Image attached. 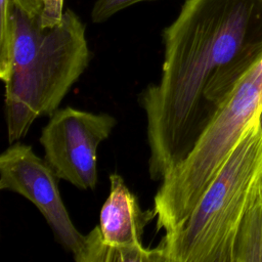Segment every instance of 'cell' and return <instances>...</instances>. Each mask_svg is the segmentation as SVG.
<instances>
[{"label":"cell","instance_id":"3957f363","mask_svg":"<svg viewBox=\"0 0 262 262\" xmlns=\"http://www.w3.org/2000/svg\"><path fill=\"white\" fill-rule=\"evenodd\" d=\"M262 111V52L235 82L186 158L154 198L157 229L173 230L193 210L247 128Z\"/></svg>","mask_w":262,"mask_h":262},{"label":"cell","instance_id":"8fae6325","mask_svg":"<svg viewBox=\"0 0 262 262\" xmlns=\"http://www.w3.org/2000/svg\"><path fill=\"white\" fill-rule=\"evenodd\" d=\"M15 4L31 16H40L42 0H15Z\"/></svg>","mask_w":262,"mask_h":262},{"label":"cell","instance_id":"30bf717a","mask_svg":"<svg viewBox=\"0 0 262 262\" xmlns=\"http://www.w3.org/2000/svg\"><path fill=\"white\" fill-rule=\"evenodd\" d=\"M64 0H42L40 23L43 29H51L62 19Z\"/></svg>","mask_w":262,"mask_h":262},{"label":"cell","instance_id":"5b68a950","mask_svg":"<svg viewBox=\"0 0 262 262\" xmlns=\"http://www.w3.org/2000/svg\"><path fill=\"white\" fill-rule=\"evenodd\" d=\"M116 125V118L105 113L58 108L40 135L44 159L58 179L93 190L98 182L97 148Z\"/></svg>","mask_w":262,"mask_h":262},{"label":"cell","instance_id":"7a4b0ae2","mask_svg":"<svg viewBox=\"0 0 262 262\" xmlns=\"http://www.w3.org/2000/svg\"><path fill=\"white\" fill-rule=\"evenodd\" d=\"M262 176V130L247 128L190 214L159 243L164 262H234L238 229Z\"/></svg>","mask_w":262,"mask_h":262},{"label":"cell","instance_id":"277c9868","mask_svg":"<svg viewBox=\"0 0 262 262\" xmlns=\"http://www.w3.org/2000/svg\"><path fill=\"white\" fill-rule=\"evenodd\" d=\"M90 58L85 25L75 11L66 9L60 23L46 30L35 54L3 81L10 144L26 136L37 119L58 110Z\"/></svg>","mask_w":262,"mask_h":262},{"label":"cell","instance_id":"7c38bea8","mask_svg":"<svg viewBox=\"0 0 262 262\" xmlns=\"http://www.w3.org/2000/svg\"><path fill=\"white\" fill-rule=\"evenodd\" d=\"M258 125H259L260 129L262 130V111L260 112V114H259V116H258Z\"/></svg>","mask_w":262,"mask_h":262},{"label":"cell","instance_id":"52a82bcc","mask_svg":"<svg viewBox=\"0 0 262 262\" xmlns=\"http://www.w3.org/2000/svg\"><path fill=\"white\" fill-rule=\"evenodd\" d=\"M0 189L29 200L45 218L55 239L73 256L82 248L85 235L74 225L62 202L58 178L30 145L14 142L0 156Z\"/></svg>","mask_w":262,"mask_h":262},{"label":"cell","instance_id":"6da1fadb","mask_svg":"<svg viewBox=\"0 0 262 262\" xmlns=\"http://www.w3.org/2000/svg\"><path fill=\"white\" fill-rule=\"evenodd\" d=\"M162 39L160 80L138 97L154 181H162L186 158L262 52V0H184Z\"/></svg>","mask_w":262,"mask_h":262},{"label":"cell","instance_id":"ba28073f","mask_svg":"<svg viewBox=\"0 0 262 262\" xmlns=\"http://www.w3.org/2000/svg\"><path fill=\"white\" fill-rule=\"evenodd\" d=\"M234 262H262V182L256 187L242 220Z\"/></svg>","mask_w":262,"mask_h":262},{"label":"cell","instance_id":"8992f818","mask_svg":"<svg viewBox=\"0 0 262 262\" xmlns=\"http://www.w3.org/2000/svg\"><path fill=\"white\" fill-rule=\"evenodd\" d=\"M155 219L152 209L142 211L136 195L120 174L110 175V193L103 203L99 224L88 234L74 257L76 262H164L159 247L144 248L145 225Z\"/></svg>","mask_w":262,"mask_h":262},{"label":"cell","instance_id":"4fadbf2b","mask_svg":"<svg viewBox=\"0 0 262 262\" xmlns=\"http://www.w3.org/2000/svg\"><path fill=\"white\" fill-rule=\"evenodd\" d=\"M261 182H262V176H261Z\"/></svg>","mask_w":262,"mask_h":262},{"label":"cell","instance_id":"9c48e42d","mask_svg":"<svg viewBox=\"0 0 262 262\" xmlns=\"http://www.w3.org/2000/svg\"><path fill=\"white\" fill-rule=\"evenodd\" d=\"M143 1L151 0H96L90 13L91 20L94 24L104 23L121 10Z\"/></svg>","mask_w":262,"mask_h":262}]
</instances>
